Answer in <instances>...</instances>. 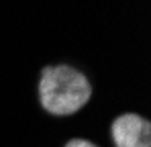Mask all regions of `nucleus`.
Wrapping results in <instances>:
<instances>
[{
  "label": "nucleus",
  "instance_id": "obj_1",
  "mask_svg": "<svg viewBox=\"0 0 151 147\" xmlns=\"http://www.w3.org/2000/svg\"><path fill=\"white\" fill-rule=\"evenodd\" d=\"M37 96L45 112L53 117H72L92 98L88 76L68 63L47 66L39 74Z\"/></svg>",
  "mask_w": 151,
  "mask_h": 147
},
{
  "label": "nucleus",
  "instance_id": "obj_2",
  "mask_svg": "<svg viewBox=\"0 0 151 147\" xmlns=\"http://www.w3.org/2000/svg\"><path fill=\"white\" fill-rule=\"evenodd\" d=\"M114 147H151V125L137 112L119 115L110 125Z\"/></svg>",
  "mask_w": 151,
  "mask_h": 147
},
{
  "label": "nucleus",
  "instance_id": "obj_3",
  "mask_svg": "<svg viewBox=\"0 0 151 147\" xmlns=\"http://www.w3.org/2000/svg\"><path fill=\"white\" fill-rule=\"evenodd\" d=\"M63 147H98L94 141H90V139H82V137H74V139H70L68 143Z\"/></svg>",
  "mask_w": 151,
  "mask_h": 147
}]
</instances>
